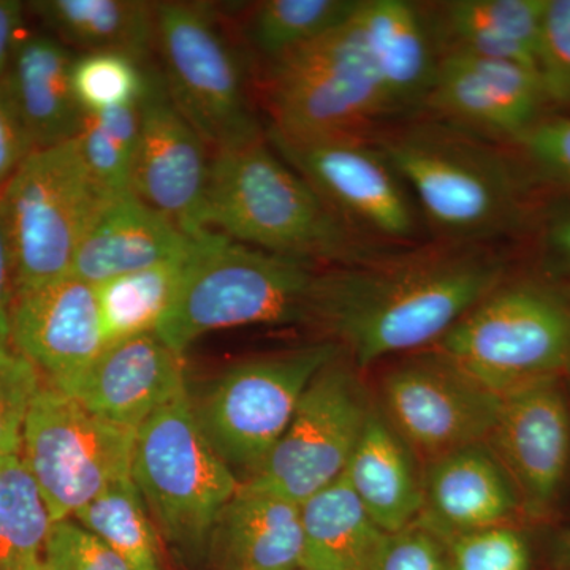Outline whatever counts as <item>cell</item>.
I'll use <instances>...</instances> for the list:
<instances>
[{
  "mask_svg": "<svg viewBox=\"0 0 570 570\" xmlns=\"http://www.w3.org/2000/svg\"><path fill=\"white\" fill-rule=\"evenodd\" d=\"M508 277L491 246L436 242L318 272L309 324L358 370L436 346Z\"/></svg>",
  "mask_w": 570,
  "mask_h": 570,
  "instance_id": "cell-1",
  "label": "cell"
},
{
  "mask_svg": "<svg viewBox=\"0 0 570 570\" xmlns=\"http://www.w3.org/2000/svg\"><path fill=\"white\" fill-rule=\"evenodd\" d=\"M438 242L491 246L528 216L527 175L498 141L419 112L370 135Z\"/></svg>",
  "mask_w": 570,
  "mask_h": 570,
  "instance_id": "cell-2",
  "label": "cell"
},
{
  "mask_svg": "<svg viewBox=\"0 0 570 570\" xmlns=\"http://www.w3.org/2000/svg\"><path fill=\"white\" fill-rule=\"evenodd\" d=\"M204 225L243 245L317 266L392 253L352 230L273 149L266 134L214 151Z\"/></svg>",
  "mask_w": 570,
  "mask_h": 570,
  "instance_id": "cell-3",
  "label": "cell"
},
{
  "mask_svg": "<svg viewBox=\"0 0 570 570\" xmlns=\"http://www.w3.org/2000/svg\"><path fill=\"white\" fill-rule=\"evenodd\" d=\"M317 265L216 232L195 239L181 287L156 335L183 355L198 337L258 324H309Z\"/></svg>",
  "mask_w": 570,
  "mask_h": 570,
  "instance_id": "cell-4",
  "label": "cell"
},
{
  "mask_svg": "<svg viewBox=\"0 0 570 570\" xmlns=\"http://www.w3.org/2000/svg\"><path fill=\"white\" fill-rule=\"evenodd\" d=\"M433 348L501 395L570 376V291L505 277Z\"/></svg>",
  "mask_w": 570,
  "mask_h": 570,
  "instance_id": "cell-5",
  "label": "cell"
},
{
  "mask_svg": "<svg viewBox=\"0 0 570 570\" xmlns=\"http://www.w3.org/2000/svg\"><path fill=\"white\" fill-rule=\"evenodd\" d=\"M355 14L335 31L268 62V130L291 138L371 135L392 122Z\"/></svg>",
  "mask_w": 570,
  "mask_h": 570,
  "instance_id": "cell-6",
  "label": "cell"
},
{
  "mask_svg": "<svg viewBox=\"0 0 570 570\" xmlns=\"http://www.w3.org/2000/svg\"><path fill=\"white\" fill-rule=\"evenodd\" d=\"M108 200L75 138L29 153L0 190L14 294L70 275L82 236Z\"/></svg>",
  "mask_w": 570,
  "mask_h": 570,
  "instance_id": "cell-7",
  "label": "cell"
},
{
  "mask_svg": "<svg viewBox=\"0 0 570 570\" xmlns=\"http://www.w3.org/2000/svg\"><path fill=\"white\" fill-rule=\"evenodd\" d=\"M132 479L164 534L200 547L242 482L209 444L184 392L137 430Z\"/></svg>",
  "mask_w": 570,
  "mask_h": 570,
  "instance_id": "cell-8",
  "label": "cell"
},
{
  "mask_svg": "<svg viewBox=\"0 0 570 570\" xmlns=\"http://www.w3.org/2000/svg\"><path fill=\"white\" fill-rule=\"evenodd\" d=\"M156 51L171 102L209 148L217 151L265 137L250 108L242 62L213 7L156 2Z\"/></svg>",
  "mask_w": 570,
  "mask_h": 570,
  "instance_id": "cell-9",
  "label": "cell"
},
{
  "mask_svg": "<svg viewBox=\"0 0 570 570\" xmlns=\"http://www.w3.org/2000/svg\"><path fill=\"white\" fill-rule=\"evenodd\" d=\"M137 430L94 414L61 390L33 397L20 459L52 521L71 519L118 480L132 478Z\"/></svg>",
  "mask_w": 570,
  "mask_h": 570,
  "instance_id": "cell-10",
  "label": "cell"
},
{
  "mask_svg": "<svg viewBox=\"0 0 570 570\" xmlns=\"http://www.w3.org/2000/svg\"><path fill=\"white\" fill-rule=\"evenodd\" d=\"M325 340L238 363L213 382L194 415L209 444L235 472L250 479L287 430L318 371L341 354Z\"/></svg>",
  "mask_w": 570,
  "mask_h": 570,
  "instance_id": "cell-11",
  "label": "cell"
},
{
  "mask_svg": "<svg viewBox=\"0 0 570 570\" xmlns=\"http://www.w3.org/2000/svg\"><path fill=\"white\" fill-rule=\"evenodd\" d=\"M269 145L352 228L379 247L417 243L422 216L395 168L370 135L291 138Z\"/></svg>",
  "mask_w": 570,
  "mask_h": 570,
  "instance_id": "cell-12",
  "label": "cell"
},
{
  "mask_svg": "<svg viewBox=\"0 0 570 570\" xmlns=\"http://www.w3.org/2000/svg\"><path fill=\"white\" fill-rule=\"evenodd\" d=\"M344 352L307 385L287 430L246 483L303 504L343 478L374 396Z\"/></svg>",
  "mask_w": 570,
  "mask_h": 570,
  "instance_id": "cell-13",
  "label": "cell"
},
{
  "mask_svg": "<svg viewBox=\"0 0 570 570\" xmlns=\"http://www.w3.org/2000/svg\"><path fill=\"white\" fill-rule=\"evenodd\" d=\"M374 400L422 464L485 442L502 404L501 393L433 347L397 356Z\"/></svg>",
  "mask_w": 570,
  "mask_h": 570,
  "instance_id": "cell-14",
  "label": "cell"
},
{
  "mask_svg": "<svg viewBox=\"0 0 570 570\" xmlns=\"http://www.w3.org/2000/svg\"><path fill=\"white\" fill-rule=\"evenodd\" d=\"M485 442L519 493L523 520L553 519L570 487V393L564 377L504 393Z\"/></svg>",
  "mask_w": 570,
  "mask_h": 570,
  "instance_id": "cell-15",
  "label": "cell"
},
{
  "mask_svg": "<svg viewBox=\"0 0 570 570\" xmlns=\"http://www.w3.org/2000/svg\"><path fill=\"white\" fill-rule=\"evenodd\" d=\"M208 148V142L171 102L163 75L148 69L140 100L132 194L190 236L208 232L204 225L213 159Z\"/></svg>",
  "mask_w": 570,
  "mask_h": 570,
  "instance_id": "cell-16",
  "label": "cell"
},
{
  "mask_svg": "<svg viewBox=\"0 0 570 570\" xmlns=\"http://www.w3.org/2000/svg\"><path fill=\"white\" fill-rule=\"evenodd\" d=\"M546 100L532 67L448 50L422 112L490 140L517 142L539 121Z\"/></svg>",
  "mask_w": 570,
  "mask_h": 570,
  "instance_id": "cell-17",
  "label": "cell"
},
{
  "mask_svg": "<svg viewBox=\"0 0 570 570\" xmlns=\"http://www.w3.org/2000/svg\"><path fill=\"white\" fill-rule=\"evenodd\" d=\"M10 344L48 379V385L62 387L105 348L96 287L67 275L17 292L10 311Z\"/></svg>",
  "mask_w": 570,
  "mask_h": 570,
  "instance_id": "cell-18",
  "label": "cell"
},
{
  "mask_svg": "<svg viewBox=\"0 0 570 570\" xmlns=\"http://www.w3.org/2000/svg\"><path fill=\"white\" fill-rule=\"evenodd\" d=\"M100 417L138 430L187 392L183 355L156 333L108 344L77 377L59 387Z\"/></svg>",
  "mask_w": 570,
  "mask_h": 570,
  "instance_id": "cell-19",
  "label": "cell"
},
{
  "mask_svg": "<svg viewBox=\"0 0 570 570\" xmlns=\"http://www.w3.org/2000/svg\"><path fill=\"white\" fill-rule=\"evenodd\" d=\"M355 20L387 100L390 121L422 112L442 56L428 10L407 0H362Z\"/></svg>",
  "mask_w": 570,
  "mask_h": 570,
  "instance_id": "cell-20",
  "label": "cell"
},
{
  "mask_svg": "<svg viewBox=\"0 0 570 570\" xmlns=\"http://www.w3.org/2000/svg\"><path fill=\"white\" fill-rule=\"evenodd\" d=\"M423 493L420 520L445 540L524 521L519 493L487 442L423 464Z\"/></svg>",
  "mask_w": 570,
  "mask_h": 570,
  "instance_id": "cell-21",
  "label": "cell"
},
{
  "mask_svg": "<svg viewBox=\"0 0 570 570\" xmlns=\"http://www.w3.org/2000/svg\"><path fill=\"white\" fill-rule=\"evenodd\" d=\"M195 238L132 193L119 195L94 217L75 253L70 275L99 285L186 257Z\"/></svg>",
  "mask_w": 570,
  "mask_h": 570,
  "instance_id": "cell-22",
  "label": "cell"
},
{
  "mask_svg": "<svg viewBox=\"0 0 570 570\" xmlns=\"http://www.w3.org/2000/svg\"><path fill=\"white\" fill-rule=\"evenodd\" d=\"M77 55L48 36L20 37L2 88L32 151L77 138L86 112L75 96L71 70Z\"/></svg>",
  "mask_w": 570,
  "mask_h": 570,
  "instance_id": "cell-23",
  "label": "cell"
},
{
  "mask_svg": "<svg viewBox=\"0 0 570 570\" xmlns=\"http://www.w3.org/2000/svg\"><path fill=\"white\" fill-rule=\"evenodd\" d=\"M343 478L367 515L389 534L422 517V461L390 425L376 400Z\"/></svg>",
  "mask_w": 570,
  "mask_h": 570,
  "instance_id": "cell-24",
  "label": "cell"
},
{
  "mask_svg": "<svg viewBox=\"0 0 570 570\" xmlns=\"http://www.w3.org/2000/svg\"><path fill=\"white\" fill-rule=\"evenodd\" d=\"M209 540L225 570H298L299 504L243 482L214 523Z\"/></svg>",
  "mask_w": 570,
  "mask_h": 570,
  "instance_id": "cell-25",
  "label": "cell"
},
{
  "mask_svg": "<svg viewBox=\"0 0 570 570\" xmlns=\"http://www.w3.org/2000/svg\"><path fill=\"white\" fill-rule=\"evenodd\" d=\"M543 9L546 0H450L430 17L441 51L463 50L538 70Z\"/></svg>",
  "mask_w": 570,
  "mask_h": 570,
  "instance_id": "cell-26",
  "label": "cell"
},
{
  "mask_svg": "<svg viewBox=\"0 0 570 570\" xmlns=\"http://www.w3.org/2000/svg\"><path fill=\"white\" fill-rule=\"evenodd\" d=\"M29 6L66 47L119 52L141 63L156 50V2L39 0Z\"/></svg>",
  "mask_w": 570,
  "mask_h": 570,
  "instance_id": "cell-27",
  "label": "cell"
},
{
  "mask_svg": "<svg viewBox=\"0 0 570 570\" xmlns=\"http://www.w3.org/2000/svg\"><path fill=\"white\" fill-rule=\"evenodd\" d=\"M299 510L303 570H373L389 532L367 515L344 478L307 498Z\"/></svg>",
  "mask_w": 570,
  "mask_h": 570,
  "instance_id": "cell-28",
  "label": "cell"
},
{
  "mask_svg": "<svg viewBox=\"0 0 570 570\" xmlns=\"http://www.w3.org/2000/svg\"><path fill=\"white\" fill-rule=\"evenodd\" d=\"M190 253L167 264L94 285L105 346L156 333L181 287Z\"/></svg>",
  "mask_w": 570,
  "mask_h": 570,
  "instance_id": "cell-29",
  "label": "cell"
},
{
  "mask_svg": "<svg viewBox=\"0 0 570 570\" xmlns=\"http://www.w3.org/2000/svg\"><path fill=\"white\" fill-rule=\"evenodd\" d=\"M362 0H262L247 11L245 36L266 62L276 61L352 20Z\"/></svg>",
  "mask_w": 570,
  "mask_h": 570,
  "instance_id": "cell-30",
  "label": "cell"
},
{
  "mask_svg": "<svg viewBox=\"0 0 570 570\" xmlns=\"http://www.w3.org/2000/svg\"><path fill=\"white\" fill-rule=\"evenodd\" d=\"M51 524L20 455L0 456V570H43Z\"/></svg>",
  "mask_w": 570,
  "mask_h": 570,
  "instance_id": "cell-31",
  "label": "cell"
},
{
  "mask_svg": "<svg viewBox=\"0 0 570 570\" xmlns=\"http://www.w3.org/2000/svg\"><path fill=\"white\" fill-rule=\"evenodd\" d=\"M134 570H160L149 510L132 478L118 480L71 517Z\"/></svg>",
  "mask_w": 570,
  "mask_h": 570,
  "instance_id": "cell-32",
  "label": "cell"
},
{
  "mask_svg": "<svg viewBox=\"0 0 570 570\" xmlns=\"http://www.w3.org/2000/svg\"><path fill=\"white\" fill-rule=\"evenodd\" d=\"M140 135V102L86 112L77 145L94 181L108 197L132 193L135 153Z\"/></svg>",
  "mask_w": 570,
  "mask_h": 570,
  "instance_id": "cell-33",
  "label": "cell"
},
{
  "mask_svg": "<svg viewBox=\"0 0 570 570\" xmlns=\"http://www.w3.org/2000/svg\"><path fill=\"white\" fill-rule=\"evenodd\" d=\"M75 96L85 112H99L140 102L148 69L119 52H82L71 70Z\"/></svg>",
  "mask_w": 570,
  "mask_h": 570,
  "instance_id": "cell-34",
  "label": "cell"
},
{
  "mask_svg": "<svg viewBox=\"0 0 570 570\" xmlns=\"http://www.w3.org/2000/svg\"><path fill=\"white\" fill-rule=\"evenodd\" d=\"M40 373L7 341H0V456L20 455L22 430Z\"/></svg>",
  "mask_w": 570,
  "mask_h": 570,
  "instance_id": "cell-35",
  "label": "cell"
},
{
  "mask_svg": "<svg viewBox=\"0 0 570 570\" xmlns=\"http://www.w3.org/2000/svg\"><path fill=\"white\" fill-rule=\"evenodd\" d=\"M452 570H531V549L517 524L448 539Z\"/></svg>",
  "mask_w": 570,
  "mask_h": 570,
  "instance_id": "cell-36",
  "label": "cell"
},
{
  "mask_svg": "<svg viewBox=\"0 0 570 570\" xmlns=\"http://www.w3.org/2000/svg\"><path fill=\"white\" fill-rule=\"evenodd\" d=\"M535 62L547 99L570 104V0H546Z\"/></svg>",
  "mask_w": 570,
  "mask_h": 570,
  "instance_id": "cell-37",
  "label": "cell"
},
{
  "mask_svg": "<svg viewBox=\"0 0 570 570\" xmlns=\"http://www.w3.org/2000/svg\"><path fill=\"white\" fill-rule=\"evenodd\" d=\"M43 570H134L107 543L73 519L52 521Z\"/></svg>",
  "mask_w": 570,
  "mask_h": 570,
  "instance_id": "cell-38",
  "label": "cell"
},
{
  "mask_svg": "<svg viewBox=\"0 0 570 570\" xmlns=\"http://www.w3.org/2000/svg\"><path fill=\"white\" fill-rule=\"evenodd\" d=\"M373 570H452L448 540L419 519L385 535Z\"/></svg>",
  "mask_w": 570,
  "mask_h": 570,
  "instance_id": "cell-39",
  "label": "cell"
},
{
  "mask_svg": "<svg viewBox=\"0 0 570 570\" xmlns=\"http://www.w3.org/2000/svg\"><path fill=\"white\" fill-rule=\"evenodd\" d=\"M517 145L543 178L570 189V118L539 119Z\"/></svg>",
  "mask_w": 570,
  "mask_h": 570,
  "instance_id": "cell-40",
  "label": "cell"
},
{
  "mask_svg": "<svg viewBox=\"0 0 570 570\" xmlns=\"http://www.w3.org/2000/svg\"><path fill=\"white\" fill-rule=\"evenodd\" d=\"M540 265L547 279H570V208L547 220L540 238Z\"/></svg>",
  "mask_w": 570,
  "mask_h": 570,
  "instance_id": "cell-41",
  "label": "cell"
},
{
  "mask_svg": "<svg viewBox=\"0 0 570 570\" xmlns=\"http://www.w3.org/2000/svg\"><path fill=\"white\" fill-rule=\"evenodd\" d=\"M29 153H32L31 146L0 82V190Z\"/></svg>",
  "mask_w": 570,
  "mask_h": 570,
  "instance_id": "cell-42",
  "label": "cell"
},
{
  "mask_svg": "<svg viewBox=\"0 0 570 570\" xmlns=\"http://www.w3.org/2000/svg\"><path fill=\"white\" fill-rule=\"evenodd\" d=\"M14 296L13 258L9 236L0 216V341L10 343V311Z\"/></svg>",
  "mask_w": 570,
  "mask_h": 570,
  "instance_id": "cell-43",
  "label": "cell"
},
{
  "mask_svg": "<svg viewBox=\"0 0 570 570\" xmlns=\"http://www.w3.org/2000/svg\"><path fill=\"white\" fill-rule=\"evenodd\" d=\"M24 6L17 0H0V80L9 67L22 26Z\"/></svg>",
  "mask_w": 570,
  "mask_h": 570,
  "instance_id": "cell-44",
  "label": "cell"
},
{
  "mask_svg": "<svg viewBox=\"0 0 570 570\" xmlns=\"http://www.w3.org/2000/svg\"><path fill=\"white\" fill-rule=\"evenodd\" d=\"M569 554H570V543H569Z\"/></svg>",
  "mask_w": 570,
  "mask_h": 570,
  "instance_id": "cell-45",
  "label": "cell"
},
{
  "mask_svg": "<svg viewBox=\"0 0 570 570\" xmlns=\"http://www.w3.org/2000/svg\"><path fill=\"white\" fill-rule=\"evenodd\" d=\"M298 570H303V569H298Z\"/></svg>",
  "mask_w": 570,
  "mask_h": 570,
  "instance_id": "cell-46",
  "label": "cell"
}]
</instances>
